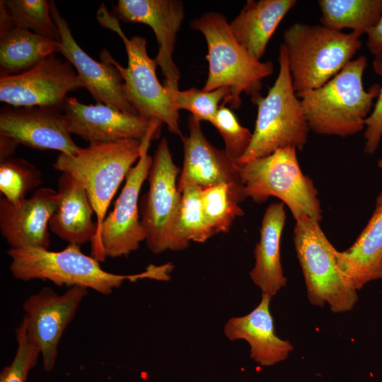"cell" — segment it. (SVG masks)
I'll return each mask as SVG.
<instances>
[{"mask_svg": "<svg viewBox=\"0 0 382 382\" xmlns=\"http://www.w3.org/2000/svg\"><path fill=\"white\" fill-rule=\"evenodd\" d=\"M374 71L382 76V54L374 56ZM382 137V86L374 105L373 110L365 122L364 147L366 154H374L378 147Z\"/></svg>", "mask_w": 382, "mask_h": 382, "instance_id": "836d02e7", "label": "cell"}, {"mask_svg": "<svg viewBox=\"0 0 382 382\" xmlns=\"http://www.w3.org/2000/svg\"><path fill=\"white\" fill-rule=\"evenodd\" d=\"M320 25L366 34L382 14V0H319Z\"/></svg>", "mask_w": 382, "mask_h": 382, "instance_id": "484cf974", "label": "cell"}, {"mask_svg": "<svg viewBox=\"0 0 382 382\" xmlns=\"http://www.w3.org/2000/svg\"><path fill=\"white\" fill-rule=\"evenodd\" d=\"M87 294L88 289L80 286L69 287L62 294L45 286L23 303L28 330L40 348L45 371L54 368L62 335Z\"/></svg>", "mask_w": 382, "mask_h": 382, "instance_id": "4fadbf2b", "label": "cell"}, {"mask_svg": "<svg viewBox=\"0 0 382 382\" xmlns=\"http://www.w3.org/2000/svg\"><path fill=\"white\" fill-rule=\"evenodd\" d=\"M210 123L221 135L226 153L238 163L251 143L253 133L241 125L233 112L223 104Z\"/></svg>", "mask_w": 382, "mask_h": 382, "instance_id": "d6a6232c", "label": "cell"}, {"mask_svg": "<svg viewBox=\"0 0 382 382\" xmlns=\"http://www.w3.org/2000/svg\"><path fill=\"white\" fill-rule=\"evenodd\" d=\"M179 173L180 170L173 162L168 141L163 138L153 157L147 178L148 191L140 204L145 241L155 254L167 250H180L189 245L180 236L177 227L181 202L177 183Z\"/></svg>", "mask_w": 382, "mask_h": 382, "instance_id": "30bf717a", "label": "cell"}, {"mask_svg": "<svg viewBox=\"0 0 382 382\" xmlns=\"http://www.w3.org/2000/svg\"><path fill=\"white\" fill-rule=\"evenodd\" d=\"M366 66V57L361 55L324 85L297 96L311 130L346 137L365 129L381 88L374 84L368 91L364 89Z\"/></svg>", "mask_w": 382, "mask_h": 382, "instance_id": "7a4b0ae2", "label": "cell"}, {"mask_svg": "<svg viewBox=\"0 0 382 382\" xmlns=\"http://www.w3.org/2000/svg\"><path fill=\"white\" fill-rule=\"evenodd\" d=\"M295 221L294 243L310 303H327L334 313L351 311L358 300L357 289L340 269L337 250L320 222L306 216Z\"/></svg>", "mask_w": 382, "mask_h": 382, "instance_id": "9c48e42d", "label": "cell"}, {"mask_svg": "<svg viewBox=\"0 0 382 382\" xmlns=\"http://www.w3.org/2000/svg\"><path fill=\"white\" fill-rule=\"evenodd\" d=\"M272 296L262 294L260 303L248 314L231 318L224 325L230 340H244L250 346V357L262 366H272L284 360L293 351L288 340L277 336L270 311Z\"/></svg>", "mask_w": 382, "mask_h": 382, "instance_id": "ffe728a7", "label": "cell"}, {"mask_svg": "<svg viewBox=\"0 0 382 382\" xmlns=\"http://www.w3.org/2000/svg\"><path fill=\"white\" fill-rule=\"evenodd\" d=\"M17 349L10 364L0 373V382H26L30 371L37 364L40 350L28 330L26 318L23 317L15 330Z\"/></svg>", "mask_w": 382, "mask_h": 382, "instance_id": "1f68e13d", "label": "cell"}, {"mask_svg": "<svg viewBox=\"0 0 382 382\" xmlns=\"http://www.w3.org/2000/svg\"><path fill=\"white\" fill-rule=\"evenodd\" d=\"M201 191L202 187L196 185H186L180 190L177 227L180 236L188 244L190 241L204 243L215 235L203 212Z\"/></svg>", "mask_w": 382, "mask_h": 382, "instance_id": "f546056e", "label": "cell"}, {"mask_svg": "<svg viewBox=\"0 0 382 382\" xmlns=\"http://www.w3.org/2000/svg\"><path fill=\"white\" fill-rule=\"evenodd\" d=\"M142 142L124 139L91 143L73 155L59 153L53 168L73 177L86 190L93 208L96 234L91 242V256L98 250L101 227L115 192L132 165L139 158Z\"/></svg>", "mask_w": 382, "mask_h": 382, "instance_id": "277c9868", "label": "cell"}, {"mask_svg": "<svg viewBox=\"0 0 382 382\" xmlns=\"http://www.w3.org/2000/svg\"><path fill=\"white\" fill-rule=\"evenodd\" d=\"M366 35V47L369 52L374 56L382 54V14Z\"/></svg>", "mask_w": 382, "mask_h": 382, "instance_id": "e575fe53", "label": "cell"}, {"mask_svg": "<svg viewBox=\"0 0 382 382\" xmlns=\"http://www.w3.org/2000/svg\"><path fill=\"white\" fill-rule=\"evenodd\" d=\"M57 209L49 222L50 231L69 244L92 242L96 231L93 208L83 187L70 175L57 180Z\"/></svg>", "mask_w": 382, "mask_h": 382, "instance_id": "44dd1931", "label": "cell"}, {"mask_svg": "<svg viewBox=\"0 0 382 382\" xmlns=\"http://www.w3.org/2000/svg\"><path fill=\"white\" fill-rule=\"evenodd\" d=\"M18 145L12 138L0 135V161L13 157Z\"/></svg>", "mask_w": 382, "mask_h": 382, "instance_id": "d590c367", "label": "cell"}, {"mask_svg": "<svg viewBox=\"0 0 382 382\" xmlns=\"http://www.w3.org/2000/svg\"><path fill=\"white\" fill-rule=\"evenodd\" d=\"M296 150L289 146L238 164L245 194L260 204L270 197H277L295 220L306 216L320 222L323 216L318 190L302 172Z\"/></svg>", "mask_w": 382, "mask_h": 382, "instance_id": "ba28073f", "label": "cell"}, {"mask_svg": "<svg viewBox=\"0 0 382 382\" xmlns=\"http://www.w3.org/2000/svg\"><path fill=\"white\" fill-rule=\"evenodd\" d=\"M61 48L59 41L11 27L0 32V76L26 71Z\"/></svg>", "mask_w": 382, "mask_h": 382, "instance_id": "d4e9b609", "label": "cell"}, {"mask_svg": "<svg viewBox=\"0 0 382 382\" xmlns=\"http://www.w3.org/2000/svg\"><path fill=\"white\" fill-rule=\"evenodd\" d=\"M158 136L156 132H151L141 140L140 157L128 172L112 211L104 219L95 257L100 262L105 261L106 257H127L146 240V233L139 216V197L153 161L148 149L151 141Z\"/></svg>", "mask_w": 382, "mask_h": 382, "instance_id": "8fae6325", "label": "cell"}, {"mask_svg": "<svg viewBox=\"0 0 382 382\" xmlns=\"http://www.w3.org/2000/svg\"><path fill=\"white\" fill-rule=\"evenodd\" d=\"M175 108L179 111L185 110L192 113L196 120L209 122L215 117L223 100V105L228 97L227 88H220L212 91L192 88L185 91H168Z\"/></svg>", "mask_w": 382, "mask_h": 382, "instance_id": "4dcf8cb0", "label": "cell"}, {"mask_svg": "<svg viewBox=\"0 0 382 382\" xmlns=\"http://www.w3.org/2000/svg\"><path fill=\"white\" fill-rule=\"evenodd\" d=\"M378 166L380 168H382V157L378 161Z\"/></svg>", "mask_w": 382, "mask_h": 382, "instance_id": "8d00e7d4", "label": "cell"}, {"mask_svg": "<svg viewBox=\"0 0 382 382\" xmlns=\"http://www.w3.org/2000/svg\"><path fill=\"white\" fill-rule=\"evenodd\" d=\"M190 27L202 33L206 40L209 72L204 91L227 88L229 95L225 103L238 109L243 93L250 97L254 105L262 97L264 79L272 74L273 63L254 58L235 39L226 17L209 11L194 18Z\"/></svg>", "mask_w": 382, "mask_h": 382, "instance_id": "3957f363", "label": "cell"}, {"mask_svg": "<svg viewBox=\"0 0 382 382\" xmlns=\"http://www.w3.org/2000/svg\"><path fill=\"white\" fill-rule=\"evenodd\" d=\"M18 27L40 35L61 40L58 26L51 14L47 0H1L0 1V32Z\"/></svg>", "mask_w": 382, "mask_h": 382, "instance_id": "4316f807", "label": "cell"}, {"mask_svg": "<svg viewBox=\"0 0 382 382\" xmlns=\"http://www.w3.org/2000/svg\"><path fill=\"white\" fill-rule=\"evenodd\" d=\"M245 198L243 185L220 183L202 188L203 212L215 234L228 232L236 218L243 215L239 204Z\"/></svg>", "mask_w": 382, "mask_h": 382, "instance_id": "83f0119b", "label": "cell"}, {"mask_svg": "<svg viewBox=\"0 0 382 382\" xmlns=\"http://www.w3.org/2000/svg\"><path fill=\"white\" fill-rule=\"evenodd\" d=\"M361 35L301 23L286 29L282 44L296 96L320 87L337 74L361 49Z\"/></svg>", "mask_w": 382, "mask_h": 382, "instance_id": "5b68a950", "label": "cell"}, {"mask_svg": "<svg viewBox=\"0 0 382 382\" xmlns=\"http://www.w3.org/2000/svg\"><path fill=\"white\" fill-rule=\"evenodd\" d=\"M57 202V192L50 187L37 189L18 205L1 197L0 231L10 248L49 249V222Z\"/></svg>", "mask_w": 382, "mask_h": 382, "instance_id": "ac0fdd59", "label": "cell"}, {"mask_svg": "<svg viewBox=\"0 0 382 382\" xmlns=\"http://www.w3.org/2000/svg\"><path fill=\"white\" fill-rule=\"evenodd\" d=\"M200 122L190 116L189 134L181 138L184 159L178 181L179 191L186 185L202 188L220 183L243 185L239 165L207 139Z\"/></svg>", "mask_w": 382, "mask_h": 382, "instance_id": "d6986e66", "label": "cell"}, {"mask_svg": "<svg viewBox=\"0 0 382 382\" xmlns=\"http://www.w3.org/2000/svg\"><path fill=\"white\" fill-rule=\"evenodd\" d=\"M286 221L284 204L277 202L266 209L260 237L254 249L255 265L250 272L253 283L271 296L286 285L281 263L280 241Z\"/></svg>", "mask_w": 382, "mask_h": 382, "instance_id": "603a6c76", "label": "cell"}, {"mask_svg": "<svg viewBox=\"0 0 382 382\" xmlns=\"http://www.w3.org/2000/svg\"><path fill=\"white\" fill-rule=\"evenodd\" d=\"M336 257L340 269L357 290L371 281L382 279V191L354 243L345 251L337 250Z\"/></svg>", "mask_w": 382, "mask_h": 382, "instance_id": "7402d4cb", "label": "cell"}, {"mask_svg": "<svg viewBox=\"0 0 382 382\" xmlns=\"http://www.w3.org/2000/svg\"><path fill=\"white\" fill-rule=\"evenodd\" d=\"M64 115L70 134L79 136L89 144L124 139L141 141L152 132L159 134L163 125L103 103L86 105L74 97L67 98Z\"/></svg>", "mask_w": 382, "mask_h": 382, "instance_id": "9a60e30c", "label": "cell"}, {"mask_svg": "<svg viewBox=\"0 0 382 382\" xmlns=\"http://www.w3.org/2000/svg\"><path fill=\"white\" fill-rule=\"evenodd\" d=\"M97 21L105 28L117 33L122 39L127 55V66H122L105 50L100 58L114 65L120 73L127 98L139 116L165 124L173 134L183 137L180 127L179 111L175 108L168 91L156 76L157 64L147 53L145 37L128 38L119 20L101 3L96 13Z\"/></svg>", "mask_w": 382, "mask_h": 382, "instance_id": "8992f818", "label": "cell"}, {"mask_svg": "<svg viewBox=\"0 0 382 382\" xmlns=\"http://www.w3.org/2000/svg\"><path fill=\"white\" fill-rule=\"evenodd\" d=\"M0 135L41 151L73 155L80 149L72 140L62 110L56 108L4 107L0 112Z\"/></svg>", "mask_w": 382, "mask_h": 382, "instance_id": "e0dca14e", "label": "cell"}, {"mask_svg": "<svg viewBox=\"0 0 382 382\" xmlns=\"http://www.w3.org/2000/svg\"><path fill=\"white\" fill-rule=\"evenodd\" d=\"M114 16L125 23H141L153 30L158 45L154 59L164 76L168 91L179 90L180 74L173 61L177 34L185 18V4L180 0H119Z\"/></svg>", "mask_w": 382, "mask_h": 382, "instance_id": "5bb4252c", "label": "cell"}, {"mask_svg": "<svg viewBox=\"0 0 382 382\" xmlns=\"http://www.w3.org/2000/svg\"><path fill=\"white\" fill-rule=\"evenodd\" d=\"M9 270L18 280H48L57 286H83L110 295L125 281L150 279L168 281L173 265H149L144 271L134 274H117L104 270L100 261L85 255L80 245L69 244L60 251L37 248H9Z\"/></svg>", "mask_w": 382, "mask_h": 382, "instance_id": "6da1fadb", "label": "cell"}, {"mask_svg": "<svg viewBox=\"0 0 382 382\" xmlns=\"http://www.w3.org/2000/svg\"><path fill=\"white\" fill-rule=\"evenodd\" d=\"M51 14L59 28L62 44L60 54L74 66L83 84L97 103L111 106L122 112L139 115L125 92L122 76L116 67L104 59L101 62L91 57L74 40L66 21L54 2L50 1Z\"/></svg>", "mask_w": 382, "mask_h": 382, "instance_id": "2e32d148", "label": "cell"}, {"mask_svg": "<svg viewBox=\"0 0 382 382\" xmlns=\"http://www.w3.org/2000/svg\"><path fill=\"white\" fill-rule=\"evenodd\" d=\"M83 88L74 66L52 54L23 73L0 76V100L14 108L64 110L67 94Z\"/></svg>", "mask_w": 382, "mask_h": 382, "instance_id": "7c38bea8", "label": "cell"}, {"mask_svg": "<svg viewBox=\"0 0 382 382\" xmlns=\"http://www.w3.org/2000/svg\"><path fill=\"white\" fill-rule=\"evenodd\" d=\"M42 183L41 172L28 161L13 156L0 161V192L12 204H19Z\"/></svg>", "mask_w": 382, "mask_h": 382, "instance_id": "f1b7e54d", "label": "cell"}, {"mask_svg": "<svg viewBox=\"0 0 382 382\" xmlns=\"http://www.w3.org/2000/svg\"><path fill=\"white\" fill-rule=\"evenodd\" d=\"M296 0H248L229 29L238 43L260 60L279 24Z\"/></svg>", "mask_w": 382, "mask_h": 382, "instance_id": "cb8c5ba5", "label": "cell"}, {"mask_svg": "<svg viewBox=\"0 0 382 382\" xmlns=\"http://www.w3.org/2000/svg\"><path fill=\"white\" fill-rule=\"evenodd\" d=\"M277 77L256 103L257 114L251 143L238 164L293 146L302 150L310 130L301 100L294 90L283 44L279 47Z\"/></svg>", "mask_w": 382, "mask_h": 382, "instance_id": "52a82bcc", "label": "cell"}]
</instances>
